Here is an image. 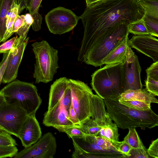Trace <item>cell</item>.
Instances as JSON below:
<instances>
[{"instance_id": "43", "label": "cell", "mask_w": 158, "mask_h": 158, "mask_svg": "<svg viewBox=\"0 0 158 158\" xmlns=\"http://www.w3.org/2000/svg\"><path fill=\"white\" fill-rule=\"evenodd\" d=\"M25 23V15H18L14 22L12 33H16L18 30Z\"/></svg>"}, {"instance_id": "7", "label": "cell", "mask_w": 158, "mask_h": 158, "mask_svg": "<svg viewBox=\"0 0 158 158\" xmlns=\"http://www.w3.org/2000/svg\"><path fill=\"white\" fill-rule=\"evenodd\" d=\"M90 104L91 118L95 120L100 129L97 136L113 142L119 141L118 127L106 110L104 100L93 94Z\"/></svg>"}, {"instance_id": "12", "label": "cell", "mask_w": 158, "mask_h": 158, "mask_svg": "<svg viewBox=\"0 0 158 158\" xmlns=\"http://www.w3.org/2000/svg\"><path fill=\"white\" fill-rule=\"evenodd\" d=\"M29 38L18 36L10 50L6 68L2 78V82L9 83L17 77L18 69Z\"/></svg>"}, {"instance_id": "20", "label": "cell", "mask_w": 158, "mask_h": 158, "mask_svg": "<svg viewBox=\"0 0 158 158\" xmlns=\"http://www.w3.org/2000/svg\"><path fill=\"white\" fill-rule=\"evenodd\" d=\"M119 98L125 100L139 101L149 104L158 103V100L155 96L149 93L146 89L127 90L120 96Z\"/></svg>"}, {"instance_id": "19", "label": "cell", "mask_w": 158, "mask_h": 158, "mask_svg": "<svg viewBox=\"0 0 158 158\" xmlns=\"http://www.w3.org/2000/svg\"><path fill=\"white\" fill-rule=\"evenodd\" d=\"M126 37L122 42L111 51L102 61L101 65L116 63H123L126 59V55L129 40Z\"/></svg>"}, {"instance_id": "49", "label": "cell", "mask_w": 158, "mask_h": 158, "mask_svg": "<svg viewBox=\"0 0 158 158\" xmlns=\"http://www.w3.org/2000/svg\"><path fill=\"white\" fill-rule=\"evenodd\" d=\"M2 130V128L1 127H0V130Z\"/></svg>"}, {"instance_id": "9", "label": "cell", "mask_w": 158, "mask_h": 158, "mask_svg": "<svg viewBox=\"0 0 158 158\" xmlns=\"http://www.w3.org/2000/svg\"><path fill=\"white\" fill-rule=\"evenodd\" d=\"M72 105L81 123L91 117V98L94 94L87 84L79 80L69 79Z\"/></svg>"}, {"instance_id": "17", "label": "cell", "mask_w": 158, "mask_h": 158, "mask_svg": "<svg viewBox=\"0 0 158 158\" xmlns=\"http://www.w3.org/2000/svg\"><path fill=\"white\" fill-rule=\"evenodd\" d=\"M43 123L46 126L66 127L74 124L70 120L69 114L62 106L60 101L44 114Z\"/></svg>"}, {"instance_id": "40", "label": "cell", "mask_w": 158, "mask_h": 158, "mask_svg": "<svg viewBox=\"0 0 158 158\" xmlns=\"http://www.w3.org/2000/svg\"><path fill=\"white\" fill-rule=\"evenodd\" d=\"M147 76L158 79V61L155 62L146 69Z\"/></svg>"}, {"instance_id": "1", "label": "cell", "mask_w": 158, "mask_h": 158, "mask_svg": "<svg viewBox=\"0 0 158 158\" xmlns=\"http://www.w3.org/2000/svg\"><path fill=\"white\" fill-rule=\"evenodd\" d=\"M144 10L137 0H102L86 6L79 17L84 33L79 50L80 60L109 28L118 22L129 23L142 18Z\"/></svg>"}, {"instance_id": "45", "label": "cell", "mask_w": 158, "mask_h": 158, "mask_svg": "<svg viewBox=\"0 0 158 158\" xmlns=\"http://www.w3.org/2000/svg\"><path fill=\"white\" fill-rule=\"evenodd\" d=\"M31 1V0H22L19 8L20 14L25 8L27 9Z\"/></svg>"}, {"instance_id": "18", "label": "cell", "mask_w": 158, "mask_h": 158, "mask_svg": "<svg viewBox=\"0 0 158 158\" xmlns=\"http://www.w3.org/2000/svg\"><path fill=\"white\" fill-rule=\"evenodd\" d=\"M67 78L66 77L60 78L51 85L48 110H51L61 101L66 87Z\"/></svg>"}, {"instance_id": "13", "label": "cell", "mask_w": 158, "mask_h": 158, "mask_svg": "<svg viewBox=\"0 0 158 158\" xmlns=\"http://www.w3.org/2000/svg\"><path fill=\"white\" fill-rule=\"evenodd\" d=\"M123 63L125 72V91L127 89H143L140 77L141 68L138 58L128 46L127 49L125 60Z\"/></svg>"}, {"instance_id": "44", "label": "cell", "mask_w": 158, "mask_h": 158, "mask_svg": "<svg viewBox=\"0 0 158 158\" xmlns=\"http://www.w3.org/2000/svg\"><path fill=\"white\" fill-rule=\"evenodd\" d=\"M69 116L70 120L74 125L80 124L81 123L72 104L69 110Z\"/></svg>"}, {"instance_id": "5", "label": "cell", "mask_w": 158, "mask_h": 158, "mask_svg": "<svg viewBox=\"0 0 158 158\" xmlns=\"http://www.w3.org/2000/svg\"><path fill=\"white\" fill-rule=\"evenodd\" d=\"M0 91L5 101L9 103L18 102L29 115H35L42 102L36 87L31 83L15 79Z\"/></svg>"}, {"instance_id": "32", "label": "cell", "mask_w": 158, "mask_h": 158, "mask_svg": "<svg viewBox=\"0 0 158 158\" xmlns=\"http://www.w3.org/2000/svg\"><path fill=\"white\" fill-rule=\"evenodd\" d=\"M95 140L96 143L102 149L119 152L116 149L115 142H113L99 136H95Z\"/></svg>"}, {"instance_id": "25", "label": "cell", "mask_w": 158, "mask_h": 158, "mask_svg": "<svg viewBox=\"0 0 158 158\" xmlns=\"http://www.w3.org/2000/svg\"><path fill=\"white\" fill-rule=\"evenodd\" d=\"M137 1L144 9V15L158 19V1L139 0Z\"/></svg>"}, {"instance_id": "35", "label": "cell", "mask_w": 158, "mask_h": 158, "mask_svg": "<svg viewBox=\"0 0 158 158\" xmlns=\"http://www.w3.org/2000/svg\"><path fill=\"white\" fill-rule=\"evenodd\" d=\"M146 89L155 96H158V79L148 76L145 81Z\"/></svg>"}, {"instance_id": "41", "label": "cell", "mask_w": 158, "mask_h": 158, "mask_svg": "<svg viewBox=\"0 0 158 158\" xmlns=\"http://www.w3.org/2000/svg\"><path fill=\"white\" fill-rule=\"evenodd\" d=\"M17 35L5 41L0 45V53H5L10 51L13 46Z\"/></svg>"}, {"instance_id": "51", "label": "cell", "mask_w": 158, "mask_h": 158, "mask_svg": "<svg viewBox=\"0 0 158 158\" xmlns=\"http://www.w3.org/2000/svg\"><path fill=\"white\" fill-rule=\"evenodd\" d=\"M137 0L138 1V0Z\"/></svg>"}, {"instance_id": "8", "label": "cell", "mask_w": 158, "mask_h": 158, "mask_svg": "<svg viewBox=\"0 0 158 158\" xmlns=\"http://www.w3.org/2000/svg\"><path fill=\"white\" fill-rule=\"evenodd\" d=\"M28 115L18 102L9 103L5 100L0 105V127L19 138V131Z\"/></svg>"}, {"instance_id": "37", "label": "cell", "mask_w": 158, "mask_h": 158, "mask_svg": "<svg viewBox=\"0 0 158 158\" xmlns=\"http://www.w3.org/2000/svg\"><path fill=\"white\" fill-rule=\"evenodd\" d=\"M150 156L147 152V149L143 144L139 148H132L128 158H149Z\"/></svg>"}, {"instance_id": "24", "label": "cell", "mask_w": 158, "mask_h": 158, "mask_svg": "<svg viewBox=\"0 0 158 158\" xmlns=\"http://www.w3.org/2000/svg\"><path fill=\"white\" fill-rule=\"evenodd\" d=\"M19 6L14 4V6L8 12L6 21V31L2 42L6 41L13 34V27L16 17L19 14Z\"/></svg>"}, {"instance_id": "3", "label": "cell", "mask_w": 158, "mask_h": 158, "mask_svg": "<svg viewBox=\"0 0 158 158\" xmlns=\"http://www.w3.org/2000/svg\"><path fill=\"white\" fill-rule=\"evenodd\" d=\"M106 65L92 74V88L103 100L118 98L125 91L124 64L118 62Z\"/></svg>"}, {"instance_id": "29", "label": "cell", "mask_w": 158, "mask_h": 158, "mask_svg": "<svg viewBox=\"0 0 158 158\" xmlns=\"http://www.w3.org/2000/svg\"><path fill=\"white\" fill-rule=\"evenodd\" d=\"M60 102L62 106L69 114V110L72 104V93L69 79L67 78L66 87Z\"/></svg>"}, {"instance_id": "48", "label": "cell", "mask_w": 158, "mask_h": 158, "mask_svg": "<svg viewBox=\"0 0 158 158\" xmlns=\"http://www.w3.org/2000/svg\"><path fill=\"white\" fill-rule=\"evenodd\" d=\"M22 0H14V4L19 6Z\"/></svg>"}, {"instance_id": "16", "label": "cell", "mask_w": 158, "mask_h": 158, "mask_svg": "<svg viewBox=\"0 0 158 158\" xmlns=\"http://www.w3.org/2000/svg\"><path fill=\"white\" fill-rule=\"evenodd\" d=\"M42 135L41 128L35 115H28L19 131V138L25 148L38 141Z\"/></svg>"}, {"instance_id": "11", "label": "cell", "mask_w": 158, "mask_h": 158, "mask_svg": "<svg viewBox=\"0 0 158 158\" xmlns=\"http://www.w3.org/2000/svg\"><path fill=\"white\" fill-rule=\"evenodd\" d=\"M57 148L56 139L53 134L45 133L31 146L18 152L14 158H53Z\"/></svg>"}, {"instance_id": "33", "label": "cell", "mask_w": 158, "mask_h": 158, "mask_svg": "<svg viewBox=\"0 0 158 158\" xmlns=\"http://www.w3.org/2000/svg\"><path fill=\"white\" fill-rule=\"evenodd\" d=\"M60 132L66 133L69 138L73 137H81L85 135L81 130L78 128L72 126L66 127H54Z\"/></svg>"}, {"instance_id": "47", "label": "cell", "mask_w": 158, "mask_h": 158, "mask_svg": "<svg viewBox=\"0 0 158 158\" xmlns=\"http://www.w3.org/2000/svg\"><path fill=\"white\" fill-rule=\"evenodd\" d=\"M5 101L2 92L0 91V105Z\"/></svg>"}, {"instance_id": "2", "label": "cell", "mask_w": 158, "mask_h": 158, "mask_svg": "<svg viewBox=\"0 0 158 158\" xmlns=\"http://www.w3.org/2000/svg\"><path fill=\"white\" fill-rule=\"evenodd\" d=\"M104 99L106 111L118 127L125 129L140 127L145 130L158 125V115L151 108L139 110L120 103L118 98Z\"/></svg>"}, {"instance_id": "30", "label": "cell", "mask_w": 158, "mask_h": 158, "mask_svg": "<svg viewBox=\"0 0 158 158\" xmlns=\"http://www.w3.org/2000/svg\"><path fill=\"white\" fill-rule=\"evenodd\" d=\"M118 100L123 104L139 110H145L151 108V104L144 102L135 100H125L120 99L119 98Z\"/></svg>"}, {"instance_id": "23", "label": "cell", "mask_w": 158, "mask_h": 158, "mask_svg": "<svg viewBox=\"0 0 158 158\" xmlns=\"http://www.w3.org/2000/svg\"><path fill=\"white\" fill-rule=\"evenodd\" d=\"M72 126L79 128L85 134L97 136L100 129L95 120L91 117L89 118L80 124L73 125Z\"/></svg>"}, {"instance_id": "42", "label": "cell", "mask_w": 158, "mask_h": 158, "mask_svg": "<svg viewBox=\"0 0 158 158\" xmlns=\"http://www.w3.org/2000/svg\"><path fill=\"white\" fill-rule=\"evenodd\" d=\"M10 53V51L3 53L2 59L0 62V85L2 82V77L6 68Z\"/></svg>"}, {"instance_id": "34", "label": "cell", "mask_w": 158, "mask_h": 158, "mask_svg": "<svg viewBox=\"0 0 158 158\" xmlns=\"http://www.w3.org/2000/svg\"><path fill=\"white\" fill-rule=\"evenodd\" d=\"M11 135L3 130H0V146H15L17 145Z\"/></svg>"}, {"instance_id": "27", "label": "cell", "mask_w": 158, "mask_h": 158, "mask_svg": "<svg viewBox=\"0 0 158 158\" xmlns=\"http://www.w3.org/2000/svg\"><path fill=\"white\" fill-rule=\"evenodd\" d=\"M135 128H131L128 129V133L123 140L128 144L132 148H139L143 144Z\"/></svg>"}, {"instance_id": "21", "label": "cell", "mask_w": 158, "mask_h": 158, "mask_svg": "<svg viewBox=\"0 0 158 158\" xmlns=\"http://www.w3.org/2000/svg\"><path fill=\"white\" fill-rule=\"evenodd\" d=\"M13 6L14 0H0V43L6 32L7 14Z\"/></svg>"}, {"instance_id": "22", "label": "cell", "mask_w": 158, "mask_h": 158, "mask_svg": "<svg viewBox=\"0 0 158 158\" xmlns=\"http://www.w3.org/2000/svg\"><path fill=\"white\" fill-rule=\"evenodd\" d=\"M42 0H31L27 8L33 18V21L31 26L35 31H39L41 28L42 17L38 11Z\"/></svg>"}, {"instance_id": "38", "label": "cell", "mask_w": 158, "mask_h": 158, "mask_svg": "<svg viewBox=\"0 0 158 158\" xmlns=\"http://www.w3.org/2000/svg\"><path fill=\"white\" fill-rule=\"evenodd\" d=\"M115 144L117 151L123 154L125 158H128L130 156V152L132 148L123 141L121 142L116 141Z\"/></svg>"}, {"instance_id": "26", "label": "cell", "mask_w": 158, "mask_h": 158, "mask_svg": "<svg viewBox=\"0 0 158 158\" xmlns=\"http://www.w3.org/2000/svg\"><path fill=\"white\" fill-rule=\"evenodd\" d=\"M129 33L136 35H149L143 18L129 23L128 25Z\"/></svg>"}, {"instance_id": "6", "label": "cell", "mask_w": 158, "mask_h": 158, "mask_svg": "<svg viewBox=\"0 0 158 158\" xmlns=\"http://www.w3.org/2000/svg\"><path fill=\"white\" fill-rule=\"evenodd\" d=\"M31 45L35 58L33 74L35 82L47 83L52 80L59 67L58 50L45 40L35 42Z\"/></svg>"}, {"instance_id": "46", "label": "cell", "mask_w": 158, "mask_h": 158, "mask_svg": "<svg viewBox=\"0 0 158 158\" xmlns=\"http://www.w3.org/2000/svg\"><path fill=\"white\" fill-rule=\"evenodd\" d=\"M102 0H85L86 6L93 5Z\"/></svg>"}, {"instance_id": "50", "label": "cell", "mask_w": 158, "mask_h": 158, "mask_svg": "<svg viewBox=\"0 0 158 158\" xmlns=\"http://www.w3.org/2000/svg\"><path fill=\"white\" fill-rule=\"evenodd\" d=\"M155 0L158 1V0Z\"/></svg>"}, {"instance_id": "36", "label": "cell", "mask_w": 158, "mask_h": 158, "mask_svg": "<svg viewBox=\"0 0 158 158\" xmlns=\"http://www.w3.org/2000/svg\"><path fill=\"white\" fill-rule=\"evenodd\" d=\"M18 152V149L16 146H0V158L13 157Z\"/></svg>"}, {"instance_id": "39", "label": "cell", "mask_w": 158, "mask_h": 158, "mask_svg": "<svg viewBox=\"0 0 158 158\" xmlns=\"http://www.w3.org/2000/svg\"><path fill=\"white\" fill-rule=\"evenodd\" d=\"M147 152L150 156L158 158V138L152 142L147 149Z\"/></svg>"}, {"instance_id": "31", "label": "cell", "mask_w": 158, "mask_h": 158, "mask_svg": "<svg viewBox=\"0 0 158 158\" xmlns=\"http://www.w3.org/2000/svg\"><path fill=\"white\" fill-rule=\"evenodd\" d=\"M25 23L16 32L19 36L23 38H27L29 30L31 26L33 20L30 13L25 15Z\"/></svg>"}, {"instance_id": "4", "label": "cell", "mask_w": 158, "mask_h": 158, "mask_svg": "<svg viewBox=\"0 0 158 158\" xmlns=\"http://www.w3.org/2000/svg\"><path fill=\"white\" fill-rule=\"evenodd\" d=\"M129 23L123 20L109 28L79 61L96 67L101 66L102 60L128 36Z\"/></svg>"}, {"instance_id": "15", "label": "cell", "mask_w": 158, "mask_h": 158, "mask_svg": "<svg viewBox=\"0 0 158 158\" xmlns=\"http://www.w3.org/2000/svg\"><path fill=\"white\" fill-rule=\"evenodd\" d=\"M128 46L151 58L154 62L158 61V40L149 34L135 35L128 41Z\"/></svg>"}, {"instance_id": "10", "label": "cell", "mask_w": 158, "mask_h": 158, "mask_svg": "<svg viewBox=\"0 0 158 158\" xmlns=\"http://www.w3.org/2000/svg\"><path fill=\"white\" fill-rule=\"evenodd\" d=\"M45 19L51 33L61 35L73 30L80 19L71 10L59 6L49 11Z\"/></svg>"}, {"instance_id": "14", "label": "cell", "mask_w": 158, "mask_h": 158, "mask_svg": "<svg viewBox=\"0 0 158 158\" xmlns=\"http://www.w3.org/2000/svg\"><path fill=\"white\" fill-rule=\"evenodd\" d=\"M71 139L73 144L84 151L94 154L95 158H125L120 152L102 149L96 143L95 136L85 134Z\"/></svg>"}, {"instance_id": "28", "label": "cell", "mask_w": 158, "mask_h": 158, "mask_svg": "<svg viewBox=\"0 0 158 158\" xmlns=\"http://www.w3.org/2000/svg\"><path fill=\"white\" fill-rule=\"evenodd\" d=\"M143 19L149 35L158 37V19L144 15Z\"/></svg>"}]
</instances>
